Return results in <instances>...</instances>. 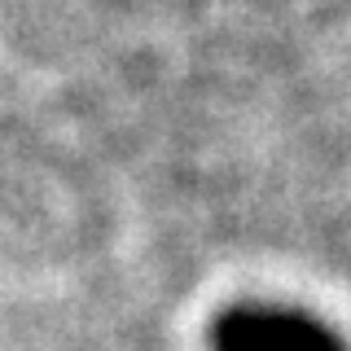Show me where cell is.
Wrapping results in <instances>:
<instances>
[{"label": "cell", "instance_id": "6da1fadb", "mask_svg": "<svg viewBox=\"0 0 351 351\" xmlns=\"http://www.w3.org/2000/svg\"><path fill=\"white\" fill-rule=\"evenodd\" d=\"M219 351H343L334 334L303 316H281V312H246L224 325Z\"/></svg>", "mask_w": 351, "mask_h": 351}]
</instances>
